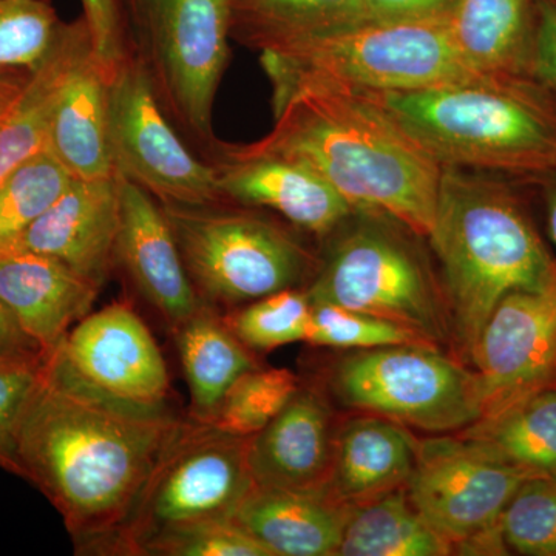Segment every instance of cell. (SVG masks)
<instances>
[{
    "instance_id": "obj_1",
    "label": "cell",
    "mask_w": 556,
    "mask_h": 556,
    "mask_svg": "<svg viewBox=\"0 0 556 556\" xmlns=\"http://www.w3.org/2000/svg\"><path fill=\"white\" fill-rule=\"evenodd\" d=\"M181 416L112 404L40 371L17 427L22 479L64 519L78 555H105Z\"/></svg>"
},
{
    "instance_id": "obj_2",
    "label": "cell",
    "mask_w": 556,
    "mask_h": 556,
    "mask_svg": "<svg viewBox=\"0 0 556 556\" xmlns=\"http://www.w3.org/2000/svg\"><path fill=\"white\" fill-rule=\"evenodd\" d=\"M273 131L247 148L299 161L351 206L428 239L442 166L367 93L327 80H274Z\"/></svg>"
},
{
    "instance_id": "obj_3",
    "label": "cell",
    "mask_w": 556,
    "mask_h": 556,
    "mask_svg": "<svg viewBox=\"0 0 556 556\" xmlns=\"http://www.w3.org/2000/svg\"><path fill=\"white\" fill-rule=\"evenodd\" d=\"M452 317L453 354L468 365L507 294L556 283V262L503 179L442 167L430 236Z\"/></svg>"
},
{
    "instance_id": "obj_4",
    "label": "cell",
    "mask_w": 556,
    "mask_h": 556,
    "mask_svg": "<svg viewBox=\"0 0 556 556\" xmlns=\"http://www.w3.org/2000/svg\"><path fill=\"white\" fill-rule=\"evenodd\" d=\"M364 93L442 167L538 182L556 175V94L535 75Z\"/></svg>"
},
{
    "instance_id": "obj_5",
    "label": "cell",
    "mask_w": 556,
    "mask_h": 556,
    "mask_svg": "<svg viewBox=\"0 0 556 556\" xmlns=\"http://www.w3.org/2000/svg\"><path fill=\"white\" fill-rule=\"evenodd\" d=\"M260 50L270 83L311 78L361 91H412L485 75L460 53L450 16L303 33Z\"/></svg>"
},
{
    "instance_id": "obj_6",
    "label": "cell",
    "mask_w": 556,
    "mask_h": 556,
    "mask_svg": "<svg viewBox=\"0 0 556 556\" xmlns=\"http://www.w3.org/2000/svg\"><path fill=\"white\" fill-rule=\"evenodd\" d=\"M368 217L332 244L305 289L311 303L386 318L431 345L453 350L444 287L412 239L416 233L383 215Z\"/></svg>"
},
{
    "instance_id": "obj_7",
    "label": "cell",
    "mask_w": 556,
    "mask_h": 556,
    "mask_svg": "<svg viewBox=\"0 0 556 556\" xmlns=\"http://www.w3.org/2000/svg\"><path fill=\"white\" fill-rule=\"evenodd\" d=\"M249 438L181 416L105 555L142 556L153 541L174 530L233 519L255 485Z\"/></svg>"
},
{
    "instance_id": "obj_8",
    "label": "cell",
    "mask_w": 556,
    "mask_h": 556,
    "mask_svg": "<svg viewBox=\"0 0 556 556\" xmlns=\"http://www.w3.org/2000/svg\"><path fill=\"white\" fill-rule=\"evenodd\" d=\"M161 206L204 305L243 306L316 276L318 263L308 249L269 218L222 203Z\"/></svg>"
},
{
    "instance_id": "obj_9",
    "label": "cell",
    "mask_w": 556,
    "mask_h": 556,
    "mask_svg": "<svg viewBox=\"0 0 556 556\" xmlns=\"http://www.w3.org/2000/svg\"><path fill=\"white\" fill-rule=\"evenodd\" d=\"M324 391L340 407L426 433H459L482 416L473 369L431 345L351 351L329 365Z\"/></svg>"
},
{
    "instance_id": "obj_10",
    "label": "cell",
    "mask_w": 556,
    "mask_h": 556,
    "mask_svg": "<svg viewBox=\"0 0 556 556\" xmlns=\"http://www.w3.org/2000/svg\"><path fill=\"white\" fill-rule=\"evenodd\" d=\"M124 25L166 115L214 142L212 113L229 60L230 0H119Z\"/></svg>"
},
{
    "instance_id": "obj_11",
    "label": "cell",
    "mask_w": 556,
    "mask_h": 556,
    "mask_svg": "<svg viewBox=\"0 0 556 556\" xmlns=\"http://www.w3.org/2000/svg\"><path fill=\"white\" fill-rule=\"evenodd\" d=\"M530 478L468 439L447 434L419 442L405 492L455 554L506 555L501 515Z\"/></svg>"
},
{
    "instance_id": "obj_12",
    "label": "cell",
    "mask_w": 556,
    "mask_h": 556,
    "mask_svg": "<svg viewBox=\"0 0 556 556\" xmlns=\"http://www.w3.org/2000/svg\"><path fill=\"white\" fill-rule=\"evenodd\" d=\"M110 149L121 177L160 203L207 206L226 201L214 166L197 160L161 108L148 70L127 51L110 80Z\"/></svg>"
},
{
    "instance_id": "obj_13",
    "label": "cell",
    "mask_w": 556,
    "mask_h": 556,
    "mask_svg": "<svg viewBox=\"0 0 556 556\" xmlns=\"http://www.w3.org/2000/svg\"><path fill=\"white\" fill-rule=\"evenodd\" d=\"M42 375L112 404L169 407L166 361L150 329L127 303L87 314L46 357Z\"/></svg>"
},
{
    "instance_id": "obj_14",
    "label": "cell",
    "mask_w": 556,
    "mask_h": 556,
    "mask_svg": "<svg viewBox=\"0 0 556 556\" xmlns=\"http://www.w3.org/2000/svg\"><path fill=\"white\" fill-rule=\"evenodd\" d=\"M482 416L556 386V283L497 303L471 350Z\"/></svg>"
},
{
    "instance_id": "obj_15",
    "label": "cell",
    "mask_w": 556,
    "mask_h": 556,
    "mask_svg": "<svg viewBox=\"0 0 556 556\" xmlns=\"http://www.w3.org/2000/svg\"><path fill=\"white\" fill-rule=\"evenodd\" d=\"M222 155L214 167L226 200L270 208L318 237L334 232L357 212L327 179L299 161L252 152L247 146Z\"/></svg>"
},
{
    "instance_id": "obj_16",
    "label": "cell",
    "mask_w": 556,
    "mask_h": 556,
    "mask_svg": "<svg viewBox=\"0 0 556 556\" xmlns=\"http://www.w3.org/2000/svg\"><path fill=\"white\" fill-rule=\"evenodd\" d=\"M119 225L121 175L73 178L24 233L17 251L58 260L102 288L116 260Z\"/></svg>"
},
{
    "instance_id": "obj_17",
    "label": "cell",
    "mask_w": 556,
    "mask_h": 556,
    "mask_svg": "<svg viewBox=\"0 0 556 556\" xmlns=\"http://www.w3.org/2000/svg\"><path fill=\"white\" fill-rule=\"evenodd\" d=\"M116 260L172 331L201 306L163 206L137 182L121 177Z\"/></svg>"
},
{
    "instance_id": "obj_18",
    "label": "cell",
    "mask_w": 556,
    "mask_h": 556,
    "mask_svg": "<svg viewBox=\"0 0 556 556\" xmlns=\"http://www.w3.org/2000/svg\"><path fill=\"white\" fill-rule=\"evenodd\" d=\"M336 422L324 390L302 383L276 419L249 438L248 463L254 484L280 489L327 485Z\"/></svg>"
},
{
    "instance_id": "obj_19",
    "label": "cell",
    "mask_w": 556,
    "mask_h": 556,
    "mask_svg": "<svg viewBox=\"0 0 556 556\" xmlns=\"http://www.w3.org/2000/svg\"><path fill=\"white\" fill-rule=\"evenodd\" d=\"M101 288L35 252L0 255V303L46 357L90 313Z\"/></svg>"
},
{
    "instance_id": "obj_20",
    "label": "cell",
    "mask_w": 556,
    "mask_h": 556,
    "mask_svg": "<svg viewBox=\"0 0 556 556\" xmlns=\"http://www.w3.org/2000/svg\"><path fill=\"white\" fill-rule=\"evenodd\" d=\"M354 508L327 485L314 489L252 486L233 521L270 556H338Z\"/></svg>"
},
{
    "instance_id": "obj_21",
    "label": "cell",
    "mask_w": 556,
    "mask_h": 556,
    "mask_svg": "<svg viewBox=\"0 0 556 556\" xmlns=\"http://www.w3.org/2000/svg\"><path fill=\"white\" fill-rule=\"evenodd\" d=\"M105 67L87 46L70 64L51 112L47 148L73 178H105L118 174L110 149V80Z\"/></svg>"
},
{
    "instance_id": "obj_22",
    "label": "cell",
    "mask_w": 556,
    "mask_h": 556,
    "mask_svg": "<svg viewBox=\"0 0 556 556\" xmlns=\"http://www.w3.org/2000/svg\"><path fill=\"white\" fill-rule=\"evenodd\" d=\"M419 442L409 428L367 415L338 424L327 486L358 507L407 486Z\"/></svg>"
},
{
    "instance_id": "obj_23",
    "label": "cell",
    "mask_w": 556,
    "mask_h": 556,
    "mask_svg": "<svg viewBox=\"0 0 556 556\" xmlns=\"http://www.w3.org/2000/svg\"><path fill=\"white\" fill-rule=\"evenodd\" d=\"M172 332L189 387L188 416L212 424L233 383L260 367L254 351L230 331L218 309L204 303Z\"/></svg>"
},
{
    "instance_id": "obj_24",
    "label": "cell",
    "mask_w": 556,
    "mask_h": 556,
    "mask_svg": "<svg viewBox=\"0 0 556 556\" xmlns=\"http://www.w3.org/2000/svg\"><path fill=\"white\" fill-rule=\"evenodd\" d=\"M450 27L460 53L485 75H533L536 0H459Z\"/></svg>"
},
{
    "instance_id": "obj_25",
    "label": "cell",
    "mask_w": 556,
    "mask_h": 556,
    "mask_svg": "<svg viewBox=\"0 0 556 556\" xmlns=\"http://www.w3.org/2000/svg\"><path fill=\"white\" fill-rule=\"evenodd\" d=\"M91 43L84 16L65 24L60 43L33 73L16 101L0 118V181L25 160L47 148L51 112L70 64ZM93 46V43H91Z\"/></svg>"
},
{
    "instance_id": "obj_26",
    "label": "cell",
    "mask_w": 556,
    "mask_h": 556,
    "mask_svg": "<svg viewBox=\"0 0 556 556\" xmlns=\"http://www.w3.org/2000/svg\"><path fill=\"white\" fill-rule=\"evenodd\" d=\"M456 434L532 477L556 479V386L481 417Z\"/></svg>"
},
{
    "instance_id": "obj_27",
    "label": "cell",
    "mask_w": 556,
    "mask_h": 556,
    "mask_svg": "<svg viewBox=\"0 0 556 556\" xmlns=\"http://www.w3.org/2000/svg\"><path fill=\"white\" fill-rule=\"evenodd\" d=\"M455 554L409 503L405 489L354 508L338 556H444Z\"/></svg>"
},
{
    "instance_id": "obj_28",
    "label": "cell",
    "mask_w": 556,
    "mask_h": 556,
    "mask_svg": "<svg viewBox=\"0 0 556 556\" xmlns=\"http://www.w3.org/2000/svg\"><path fill=\"white\" fill-rule=\"evenodd\" d=\"M49 148L25 160L0 181V255L13 254L24 233L72 182Z\"/></svg>"
},
{
    "instance_id": "obj_29",
    "label": "cell",
    "mask_w": 556,
    "mask_h": 556,
    "mask_svg": "<svg viewBox=\"0 0 556 556\" xmlns=\"http://www.w3.org/2000/svg\"><path fill=\"white\" fill-rule=\"evenodd\" d=\"M65 24L51 0H0V72H38Z\"/></svg>"
},
{
    "instance_id": "obj_30",
    "label": "cell",
    "mask_w": 556,
    "mask_h": 556,
    "mask_svg": "<svg viewBox=\"0 0 556 556\" xmlns=\"http://www.w3.org/2000/svg\"><path fill=\"white\" fill-rule=\"evenodd\" d=\"M311 300L302 289H285L223 314L230 331L254 353H268L289 343L305 342Z\"/></svg>"
},
{
    "instance_id": "obj_31",
    "label": "cell",
    "mask_w": 556,
    "mask_h": 556,
    "mask_svg": "<svg viewBox=\"0 0 556 556\" xmlns=\"http://www.w3.org/2000/svg\"><path fill=\"white\" fill-rule=\"evenodd\" d=\"M346 0H230V35L263 47L320 30Z\"/></svg>"
},
{
    "instance_id": "obj_32",
    "label": "cell",
    "mask_w": 556,
    "mask_h": 556,
    "mask_svg": "<svg viewBox=\"0 0 556 556\" xmlns=\"http://www.w3.org/2000/svg\"><path fill=\"white\" fill-rule=\"evenodd\" d=\"M302 383L291 369H251L230 388L212 424L228 433L254 437L280 415Z\"/></svg>"
},
{
    "instance_id": "obj_33",
    "label": "cell",
    "mask_w": 556,
    "mask_h": 556,
    "mask_svg": "<svg viewBox=\"0 0 556 556\" xmlns=\"http://www.w3.org/2000/svg\"><path fill=\"white\" fill-rule=\"evenodd\" d=\"M305 342L314 346L350 351L391 345H431L416 332L386 318L331 303H314Z\"/></svg>"
},
{
    "instance_id": "obj_34",
    "label": "cell",
    "mask_w": 556,
    "mask_h": 556,
    "mask_svg": "<svg viewBox=\"0 0 556 556\" xmlns=\"http://www.w3.org/2000/svg\"><path fill=\"white\" fill-rule=\"evenodd\" d=\"M501 532L517 554L556 556V479H527L501 515Z\"/></svg>"
},
{
    "instance_id": "obj_35",
    "label": "cell",
    "mask_w": 556,
    "mask_h": 556,
    "mask_svg": "<svg viewBox=\"0 0 556 556\" xmlns=\"http://www.w3.org/2000/svg\"><path fill=\"white\" fill-rule=\"evenodd\" d=\"M142 556H270L233 519H211L160 536Z\"/></svg>"
},
{
    "instance_id": "obj_36",
    "label": "cell",
    "mask_w": 556,
    "mask_h": 556,
    "mask_svg": "<svg viewBox=\"0 0 556 556\" xmlns=\"http://www.w3.org/2000/svg\"><path fill=\"white\" fill-rule=\"evenodd\" d=\"M42 365L0 361V468L14 477L22 478L17 427L28 399L38 387Z\"/></svg>"
},
{
    "instance_id": "obj_37",
    "label": "cell",
    "mask_w": 556,
    "mask_h": 556,
    "mask_svg": "<svg viewBox=\"0 0 556 556\" xmlns=\"http://www.w3.org/2000/svg\"><path fill=\"white\" fill-rule=\"evenodd\" d=\"M459 0H346L320 30L351 25L450 16Z\"/></svg>"
},
{
    "instance_id": "obj_38",
    "label": "cell",
    "mask_w": 556,
    "mask_h": 556,
    "mask_svg": "<svg viewBox=\"0 0 556 556\" xmlns=\"http://www.w3.org/2000/svg\"><path fill=\"white\" fill-rule=\"evenodd\" d=\"M80 3L94 54L105 67L115 70L127 54L126 25L119 0H80Z\"/></svg>"
},
{
    "instance_id": "obj_39",
    "label": "cell",
    "mask_w": 556,
    "mask_h": 556,
    "mask_svg": "<svg viewBox=\"0 0 556 556\" xmlns=\"http://www.w3.org/2000/svg\"><path fill=\"white\" fill-rule=\"evenodd\" d=\"M533 75L556 94V0H536Z\"/></svg>"
},
{
    "instance_id": "obj_40",
    "label": "cell",
    "mask_w": 556,
    "mask_h": 556,
    "mask_svg": "<svg viewBox=\"0 0 556 556\" xmlns=\"http://www.w3.org/2000/svg\"><path fill=\"white\" fill-rule=\"evenodd\" d=\"M0 361L42 365L46 354L28 338L5 306L0 303Z\"/></svg>"
},
{
    "instance_id": "obj_41",
    "label": "cell",
    "mask_w": 556,
    "mask_h": 556,
    "mask_svg": "<svg viewBox=\"0 0 556 556\" xmlns=\"http://www.w3.org/2000/svg\"><path fill=\"white\" fill-rule=\"evenodd\" d=\"M31 75L25 72H0V118L20 97Z\"/></svg>"
},
{
    "instance_id": "obj_42",
    "label": "cell",
    "mask_w": 556,
    "mask_h": 556,
    "mask_svg": "<svg viewBox=\"0 0 556 556\" xmlns=\"http://www.w3.org/2000/svg\"><path fill=\"white\" fill-rule=\"evenodd\" d=\"M544 186V201H546V214L548 233L556 247V175L541 181Z\"/></svg>"
}]
</instances>
